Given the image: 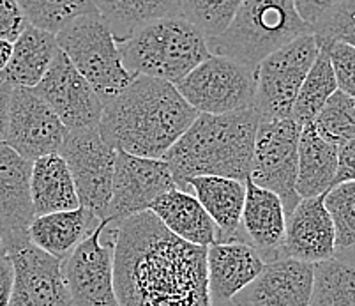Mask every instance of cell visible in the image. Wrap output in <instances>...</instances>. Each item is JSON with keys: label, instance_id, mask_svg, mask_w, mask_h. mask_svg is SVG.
<instances>
[{"label": "cell", "instance_id": "obj_1", "mask_svg": "<svg viewBox=\"0 0 355 306\" xmlns=\"http://www.w3.org/2000/svg\"><path fill=\"white\" fill-rule=\"evenodd\" d=\"M110 234L119 306H211L207 248L173 236L150 211L121 221Z\"/></svg>", "mask_w": 355, "mask_h": 306}, {"label": "cell", "instance_id": "obj_2", "mask_svg": "<svg viewBox=\"0 0 355 306\" xmlns=\"http://www.w3.org/2000/svg\"><path fill=\"white\" fill-rule=\"evenodd\" d=\"M196 117L173 83L138 75L103 106L98 131L115 151L163 160Z\"/></svg>", "mask_w": 355, "mask_h": 306}, {"label": "cell", "instance_id": "obj_3", "mask_svg": "<svg viewBox=\"0 0 355 306\" xmlns=\"http://www.w3.org/2000/svg\"><path fill=\"white\" fill-rule=\"evenodd\" d=\"M258 122L254 106L230 114H198L163 156L179 188L186 189L188 179L202 176L250 179Z\"/></svg>", "mask_w": 355, "mask_h": 306}, {"label": "cell", "instance_id": "obj_4", "mask_svg": "<svg viewBox=\"0 0 355 306\" xmlns=\"http://www.w3.org/2000/svg\"><path fill=\"white\" fill-rule=\"evenodd\" d=\"M117 46L131 75L173 85L211 56L207 37L184 16L148 22Z\"/></svg>", "mask_w": 355, "mask_h": 306}, {"label": "cell", "instance_id": "obj_5", "mask_svg": "<svg viewBox=\"0 0 355 306\" xmlns=\"http://www.w3.org/2000/svg\"><path fill=\"white\" fill-rule=\"evenodd\" d=\"M313 34V27L297 12L293 0H242L228 27L207 40L212 56L254 67L267 56Z\"/></svg>", "mask_w": 355, "mask_h": 306}, {"label": "cell", "instance_id": "obj_6", "mask_svg": "<svg viewBox=\"0 0 355 306\" xmlns=\"http://www.w3.org/2000/svg\"><path fill=\"white\" fill-rule=\"evenodd\" d=\"M55 40L103 105L121 94L137 78L122 64L117 41L99 12L74 18L55 35Z\"/></svg>", "mask_w": 355, "mask_h": 306}, {"label": "cell", "instance_id": "obj_7", "mask_svg": "<svg viewBox=\"0 0 355 306\" xmlns=\"http://www.w3.org/2000/svg\"><path fill=\"white\" fill-rule=\"evenodd\" d=\"M175 89L198 114H230L254 106V69L221 56H209Z\"/></svg>", "mask_w": 355, "mask_h": 306}, {"label": "cell", "instance_id": "obj_8", "mask_svg": "<svg viewBox=\"0 0 355 306\" xmlns=\"http://www.w3.org/2000/svg\"><path fill=\"white\" fill-rule=\"evenodd\" d=\"M318 50L315 35L306 34L267 56L254 67V108L260 119L290 117L299 89Z\"/></svg>", "mask_w": 355, "mask_h": 306}, {"label": "cell", "instance_id": "obj_9", "mask_svg": "<svg viewBox=\"0 0 355 306\" xmlns=\"http://www.w3.org/2000/svg\"><path fill=\"white\" fill-rule=\"evenodd\" d=\"M301 130L302 126L292 117L260 119L254 137L250 179L260 188L276 193L286 214L301 202L295 189Z\"/></svg>", "mask_w": 355, "mask_h": 306}, {"label": "cell", "instance_id": "obj_10", "mask_svg": "<svg viewBox=\"0 0 355 306\" xmlns=\"http://www.w3.org/2000/svg\"><path fill=\"white\" fill-rule=\"evenodd\" d=\"M59 154L69 167L80 205L106 220L117 151L103 140L98 130H80L67 133Z\"/></svg>", "mask_w": 355, "mask_h": 306}, {"label": "cell", "instance_id": "obj_11", "mask_svg": "<svg viewBox=\"0 0 355 306\" xmlns=\"http://www.w3.org/2000/svg\"><path fill=\"white\" fill-rule=\"evenodd\" d=\"M106 228L108 221L103 220L62 260L71 306H119L114 285V243H101Z\"/></svg>", "mask_w": 355, "mask_h": 306}, {"label": "cell", "instance_id": "obj_12", "mask_svg": "<svg viewBox=\"0 0 355 306\" xmlns=\"http://www.w3.org/2000/svg\"><path fill=\"white\" fill-rule=\"evenodd\" d=\"M179 188L164 160L140 158L117 151L114 186L106 221L119 225L131 216L148 211L157 196Z\"/></svg>", "mask_w": 355, "mask_h": 306}, {"label": "cell", "instance_id": "obj_13", "mask_svg": "<svg viewBox=\"0 0 355 306\" xmlns=\"http://www.w3.org/2000/svg\"><path fill=\"white\" fill-rule=\"evenodd\" d=\"M32 91L50 106L67 131L98 130L105 105L64 51L57 53L46 75Z\"/></svg>", "mask_w": 355, "mask_h": 306}, {"label": "cell", "instance_id": "obj_14", "mask_svg": "<svg viewBox=\"0 0 355 306\" xmlns=\"http://www.w3.org/2000/svg\"><path fill=\"white\" fill-rule=\"evenodd\" d=\"M67 133L62 121L32 89L12 87L6 146L25 160L35 161L59 153Z\"/></svg>", "mask_w": 355, "mask_h": 306}, {"label": "cell", "instance_id": "obj_15", "mask_svg": "<svg viewBox=\"0 0 355 306\" xmlns=\"http://www.w3.org/2000/svg\"><path fill=\"white\" fill-rule=\"evenodd\" d=\"M15 269L8 306H71L62 260L27 241L8 253Z\"/></svg>", "mask_w": 355, "mask_h": 306}, {"label": "cell", "instance_id": "obj_16", "mask_svg": "<svg viewBox=\"0 0 355 306\" xmlns=\"http://www.w3.org/2000/svg\"><path fill=\"white\" fill-rule=\"evenodd\" d=\"M32 161L0 144V236L6 251L28 241V227L35 218L31 195Z\"/></svg>", "mask_w": 355, "mask_h": 306}, {"label": "cell", "instance_id": "obj_17", "mask_svg": "<svg viewBox=\"0 0 355 306\" xmlns=\"http://www.w3.org/2000/svg\"><path fill=\"white\" fill-rule=\"evenodd\" d=\"M315 264L282 259L267 262L263 271L228 306H309Z\"/></svg>", "mask_w": 355, "mask_h": 306}, {"label": "cell", "instance_id": "obj_18", "mask_svg": "<svg viewBox=\"0 0 355 306\" xmlns=\"http://www.w3.org/2000/svg\"><path fill=\"white\" fill-rule=\"evenodd\" d=\"M324 196L301 198L293 211L286 214L282 257L308 264L334 259V225L325 209Z\"/></svg>", "mask_w": 355, "mask_h": 306}, {"label": "cell", "instance_id": "obj_19", "mask_svg": "<svg viewBox=\"0 0 355 306\" xmlns=\"http://www.w3.org/2000/svg\"><path fill=\"white\" fill-rule=\"evenodd\" d=\"M266 267V260L244 241L214 243L207 248V291L211 306H228Z\"/></svg>", "mask_w": 355, "mask_h": 306}, {"label": "cell", "instance_id": "obj_20", "mask_svg": "<svg viewBox=\"0 0 355 306\" xmlns=\"http://www.w3.org/2000/svg\"><path fill=\"white\" fill-rule=\"evenodd\" d=\"M286 212L282 198L274 192L246 179V201L242 209L241 230L254 250L267 262L282 259ZM242 236V237H244Z\"/></svg>", "mask_w": 355, "mask_h": 306}, {"label": "cell", "instance_id": "obj_21", "mask_svg": "<svg viewBox=\"0 0 355 306\" xmlns=\"http://www.w3.org/2000/svg\"><path fill=\"white\" fill-rule=\"evenodd\" d=\"M186 192H193L216 223L219 232L218 243L242 241L241 218L246 201V181L216 176L191 177L186 181Z\"/></svg>", "mask_w": 355, "mask_h": 306}, {"label": "cell", "instance_id": "obj_22", "mask_svg": "<svg viewBox=\"0 0 355 306\" xmlns=\"http://www.w3.org/2000/svg\"><path fill=\"white\" fill-rule=\"evenodd\" d=\"M148 211L172 232L173 236L196 246L209 248L219 241V232L207 211L191 192L170 189L157 196Z\"/></svg>", "mask_w": 355, "mask_h": 306}, {"label": "cell", "instance_id": "obj_23", "mask_svg": "<svg viewBox=\"0 0 355 306\" xmlns=\"http://www.w3.org/2000/svg\"><path fill=\"white\" fill-rule=\"evenodd\" d=\"M103 220L87 207L35 216L28 227V241L55 259L64 260Z\"/></svg>", "mask_w": 355, "mask_h": 306}, {"label": "cell", "instance_id": "obj_24", "mask_svg": "<svg viewBox=\"0 0 355 306\" xmlns=\"http://www.w3.org/2000/svg\"><path fill=\"white\" fill-rule=\"evenodd\" d=\"M59 51L53 34L27 25L20 37L12 43L11 59L0 73V80L12 87L34 89L46 75Z\"/></svg>", "mask_w": 355, "mask_h": 306}, {"label": "cell", "instance_id": "obj_25", "mask_svg": "<svg viewBox=\"0 0 355 306\" xmlns=\"http://www.w3.org/2000/svg\"><path fill=\"white\" fill-rule=\"evenodd\" d=\"M31 195L35 216L80 207L73 176L59 153L32 161Z\"/></svg>", "mask_w": 355, "mask_h": 306}, {"label": "cell", "instance_id": "obj_26", "mask_svg": "<svg viewBox=\"0 0 355 306\" xmlns=\"http://www.w3.org/2000/svg\"><path fill=\"white\" fill-rule=\"evenodd\" d=\"M338 147L316 133L313 124L302 126L297 160V195L301 198L325 195L334 186Z\"/></svg>", "mask_w": 355, "mask_h": 306}, {"label": "cell", "instance_id": "obj_27", "mask_svg": "<svg viewBox=\"0 0 355 306\" xmlns=\"http://www.w3.org/2000/svg\"><path fill=\"white\" fill-rule=\"evenodd\" d=\"M115 41L128 40L148 22L182 16V0H90Z\"/></svg>", "mask_w": 355, "mask_h": 306}, {"label": "cell", "instance_id": "obj_28", "mask_svg": "<svg viewBox=\"0 0 355 306\" xmlns=\"http://www.w3.org/2000/svg\"><path fill=\"white\" fill-rule=\"evenodd\" d=\"M336 91H338V83H336L331 59H329L327 51L320 48L311 69L308 71V75L299 89L290 117L299 126L311 124L316 115L320 114L327 99Z\"/></svg>", "mask_w": 355, "mask_h": 306}, {"label": "cell", "instance_id": "obj_29", "mask_svg": "<svg viewBox=\"0 0 355 306\" xmlns=\"http://www.w3.org/2000/svg\"><path fill=\"white\" fill-rule=\"evenodd\" d=\"M309 306H355V266L340 259L315 264Z\"/></svg>", "mask_w": 355, "mask_h": 306}, {"label": "cell", "instance_id": "obj_30", "mask_svg": "<svg viewBox=\"0 0 355 306\" xmlns=\"http://www.w3.org/2000/svg\"><path fill=\"white\" fill-rule=\"evenodd\" d=\"M28 25L57 35L78 16L96 11L90 0H16Z\"/></svg>", "mask_w": 355, "mask_h": 306}, {"label": "cell", "instance_id": "obj_31", "mask_svg": "<svg viewBox=\"0 0 355 306\" xmlns=\"http://www.w3.org/2000/svg\"><path fill=\"white\" fill-rule=\"evenodd\" d=\"M311 124L324 140L343 146L355 137V98L336 91Z\"/></svg>", "mask_w": 355, "mask_h": 306}, {"label": "cell", "instance_id": "obj_32", "mask_svg": "<svg viewBox=\"0 0 355 306\" xmlns=\"http://www.w3.org/2000/svg\"><path fill=\"white\" fill-rule=\"evenodd\" d=\"M324 204L334 225L336 253L355 246V181L332 186Z\"/></svg>", "mask_w": 355, "mask_h": 306}, {"label": "cell", "instance_id": "obj_33", "mask_svg": "<svg viewBox=\"0 0 355 306\" xmlns=\"http://www.w3.org/2000/svg\"><path fill=\"white\" fill-rule=\"evenodd\" d=\"M241 4L242 0H182V16L212 40L228 27Z\"/></svg>", "mask_w": 355, "mask_h": 306}, {"label": "cell", "instance_id": "obj_34", "mask_svg": "<svg viewBox=\"0 0 355 306\" xmlns=\"http://www.w3.org/2000/svg\"><path fill=\"white\" fill-rule=\"evenodd\" d=\"M316 44L347 43L355 46V0H343L341 4L324 15L313 25Z\"/></svg>", "mask_w": 355, "mask_h": 306}, {"label": "cell", "instance_id": "obj_35", "mask_svg": "<svg viewBox=\"0 0 355 306\" xmlns=\"http://www.w3.org/2000/svg\"><path fill=\"white\" fill-rule=\"evenodd\" d=\"M318 48L327 51L331 59L338 91L355 98V46L334 41V43L318 44Z\"/></svg>", "mask_w": 355, "mask_h": 306}, {"label": "cell", "instance_id": "obj_36", "mask_svg": "<svg viewBox=\"0 0 355 306\" xmlns=\"http://www.w3.org/2000/svg\"><path fill=\"white\" fill-rule=\"evenodd\" d=\"M28 25L16 0H0V40L15 43Z\"/></svg>", "mask_w": 355, "mask_h": 306}, {"label": "cell", "instance_id": "obj_37", "mask_svg": "<svg viewBox=\"0 0 355 306\" xmlns=\"http://www.w3.org/2000/svg\"><path fill=\"white\" fill-rule=\"evenodd\" d=\"M348 181H355V137L338 147V170H336L334 186Z\"/></svg>", "mask_w": 355, "mask_h": 306}, {"label": "cell", "instance_id": "obj_38", "mask_svg": "<svg viewBox=\"0 0 355 306\" xmlns=\"http://www.w3.org/2000/svg\"><path fill=\"white\" fill-rule=\"evenodd\" d=\"M343 0H293V4H295L297 12L301 15L302 20L306 24L313 25L316 22L320 20L322 16L327 15L331 9H334L336 6L341 4Z\"/></svg>", "mask_w": 355, "mask_h": 306}, {"label": "cell", "instance_id": "obj_39", "mask_svg": "<svg viewBox=\"0 0 355 306\" xmlns=\"http://www.w3.org/2000/svg\"><path fill=\"white\" fill-rule=\"evenodd\" d=\"M15 282V269L9 255L0 257V306H8Z\"/></svg>", "mask_w": 355, "mask_h": 306}, {"label": "cell", "instance_id": "obj_40", "mask_svg": "<svg viewBox=\"0 0 355 306\" xmlns=\"http://www.w3.org/2000/svg\"><path fill=\"white\" fill-rule=\"evenodd\" d=\"M11 92H12L11 83L0 82V144L6 140V133H8Z\"/></svg>", "mask_w": 355, "mask_h": 306}, {"label": "cell", "instance_id": "obj_41", "mask_svg": "<svg viewBox=\"0 0 355 306\" xmlns=\"http://www.w3.org/2000/svg\"><path fill=\"white\" fill-rule=\"evenodd\" d=\"M11 53H12V43L0 40V73L4 71L6 66H8L9 59H11Z\"/></svg>", "mask_w": 355, "mask_h": 306}, {"label": "cell", "instance_id": "obj_42", "mask_svg": "<svg viewBox=\"0 0 355 306\" xmlns=\"http://www.w3.org/2000/svg\"><path fill=\"white\" fill-rule=\"evenodd\" d=\"M334 259H340L343 260V262L350 264V266H355V246L348 248V250H343V251H338L334 255Z\"/></svg>", "mask_w": 355, "mask_h": 306}, {"label": "cell", "instance_id": "obj_43", "mask_svg": "<svg viewBox=\"0 0 355 306\" xmlns=\"http://www.w3.org/2000/svg\"><path fill=\"white\" fill-rule=\"evenodd\" d=\"M8 255V251H6V246H4V241H2V236H0V257Z\"/></svg>", "mask_w": 355, "mask_h": 306}, {"label": "cell", "instance_id": "obj_44", "mask_svg": "<svg viewBox=\"0 0 355 306\" xmlns=\"http://www.w3.org/2000/svg\"><path fill=\"white\" fill-rule=\"evenodd\" d=\"M0 82H2V80H0Z\"/></svg>", "mask_w": 355, "mask_h": 306}]
</instances>
